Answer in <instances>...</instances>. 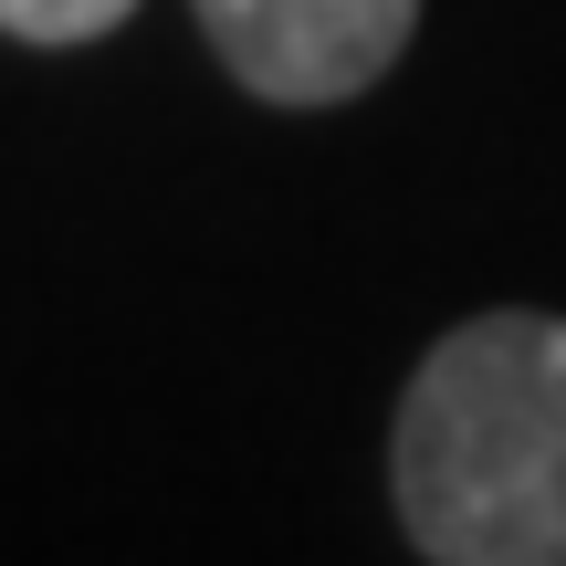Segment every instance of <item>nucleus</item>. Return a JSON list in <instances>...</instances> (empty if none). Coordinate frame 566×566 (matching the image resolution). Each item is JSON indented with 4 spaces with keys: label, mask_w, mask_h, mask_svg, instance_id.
Returning a JSON list of instances; mask_svg holds the SVG:
<instances>
[{
    "label": "nucleus",
    "mask_w": 566,
    "mask_h": 566,
    "mask_svg": "<svg viewBox=\"0 0 566 566\" xmlns=\"http://www.w3.org/2000/svg\"><path fill=\"white\" fill-rule=\"evenodd\" d=\"M210 53L263 105H346L409 53L420 0H200Z\"/></svg>",
    "instance_id": "f03ea898"
},
{
    "label": "nucleus",
    "mask_w": 566,
    "mask_h": 566,
    "mask_svg": "<svg viewBox=\"0 0 566 566\" xmlns=\"http://www.w3.org/2000/svg\"><path fill=\"white\" fill-rule=\"evenodd\" d=\"M137 0H0V32L11 42H105Z\"/></svg>",
    "instance_id": "7ed1b4c3"
},
{
    "label": "nucleus",
    "mask_w": 566,
    "mask_h": 566,
    "mask_svg": "<svg viewBox=\"0 0 566 566\" xmlns=\"http://www.w3.org/2000/svg\"><path fill=\"white\" fill-rule=\"evenodd\" d=\"M388 493L441 566H566V315L451 325L399 388Z\"/></svg>",
    "instance_id": "f257e3e1"
}]
</instances>
